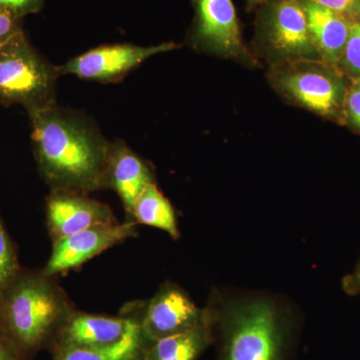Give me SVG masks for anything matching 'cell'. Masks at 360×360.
Instances as JSON below:
<instances>
[{"label": "cell", "instance_id": "obj_2", "mask_svg": "<svg viewBox=\"0 0 360 360\" xmlns=\"http://www.w3.org/2000/svg\"><path fill=\"white\" fill-rule=\"evenodd\" d=\"M75 312L53 276L20 270L0 295V333L30 360L42 349L52 350Z\"/></svg>", "mask_w": 360, "mask_h": 360}, {"label": "cell", "instance_id": "obj_6", "mask_svg": "<svg viewBox=\"0 0 360 360\" xmlns=\"http://www.w3.org/2000/svg\"><path fill=\"white\" fill-rule=\"evenodd\" d=\"M252 52L269 66L300 59H321L310 39L300 0H270L260 6Z\"/></svg>", "mask_w": 360, "mask_h": 360}, {"label": "cell", "instance_id": "obj_10", "mask_svg": "<svg viewBox=\"0 0 360 360\" xmlns=\"http://www.w3.org/2000/svg\"><path fill=\"white\" fill-rule=\"evenodd\" d=\"M136 236V224L127 220L124 224L101 225L78 232L53 243L51 257L42 272L54 276L61 272L82 266L99 253Z\"/></svg>", "mask_w": 360, "mask_h": 360}, {"label": "cell", "instance_id": "obj_19", "mask_svg": "<svg viewBox=\"0 0 360 360\" xmlns=\"http://www.w3.org/2000/svg\"><path fill=\"white\" fill-rule=\"evenodd\" d=\"M18 255L0 217V295L20 272Z\"/></svg>", "mask_w": 360, "mask_h": 360}, {"label": "cell", "instance_id": "obj_20", "mask_svg": "<svg viewBox=\"0 0 360 360\" xmlns=\"http://www.w3.org/2000/svg\"><path fill=\"white\" fill-rule=\"evenodd\" d=\"M343 127L360 135V79L349 80L343 108Z\"/></svg>", "mask_w": 360, "mask_h": 360}, {"label": "cell", "instance_id": "obj_25", "mask_svg": "<svg viewBox=\"0 0 360 360\" xmlns=\"http://www.w3.org/2000/svg\"><path fill=\"white\" fill-rule=\"evenodd\" d=\"M0 360H26L0 333Z\"/></svg>", "mask_w": 360, "mask_h": 360}, {"label": "cell", "instance_id": "obj_11", "mask_svg": "<svg viewBox=\"0 0 360 360\" xmlns=\"http://www.w3.org/2000/svg\"><path fill=\"white\" fill-rule=\"evenodd\" d=\"M46 222L52 243L92 227L116 224L110 206L71 191H51L46 200Z\"/></svg>", "mask_w": 360, "mask_h": 360}, {"label": "cell", "instance_id": "obj_26", "mask_svg": "<svg viewBox=\"0 0 360 360\" xmlns=\"http://www.w3.org/2000/svg\"><path fill=\"white\" fill-rule=\"evenodd\" d=\"M246 1V8L248 11H252L255 7L264 6L266 2L270 1V0H245Z\"/></svg>", "mask_w": 360, "mask_h": 360}, {"label": "cell", "instance_id": "obj_9", "mask_svg": "<svg viewBox=\"0 0 360 360\" xmlns=\"http://www.w3.org/2000/svg\"><path fill=\"white\" fill-rule=\"evenodd\" d=\"M139 322L146 338L153 341L186 333L207 319L208 310L200 309L174 283L163 284L156 295L139 307Z\"/></svg>", "mask_w": 360, "mask_h": 360}, {"label": "cell", "instance_id": "obj_13", "mask_svg": "<svg viewBox=\"0 0 360 360\" xmlns=\"http://www.w3.org/2000/svg\"><path fill=\"white\" fill-rule=\"evenodd\" d=\"M134 321L131 312L120 316H105L75 311L61 330L56 345L58 348H91L105 347L122 340Z\"/></svg>", "mask_w": 360, "mask_h": 360}, {"label": "cell", "instance_id": "obj_22", "mask_svg": "<svg viewBox=\"0 0 360 360\" xmlns=\"http://www.w3.org/2000/svg\"><path fill=\"white\" fill-rule=\"evenodd\" d=\"M44 6V0H0V7L20 18L30 14L39 13Z\"/></svg>", "mask_w": 360, "mask_h": 360}, {"label": "cell", "instance_id": "obj_7", "mask_svg": "<svg viewBox=\"0 0 360 360\" xmlns=\"http://www.w3.org/2000/svg\"><path fill=\"white\" fill-rule=\"evenodd\" d=\"M194 18L187 44L194 51L232 59L248 66L259 60L243 41L232 0H193Z\"/></svg>", "mask_w": 360, "mask_h": 360}, {"label": "cell", "instance_id": "obj_3", "mask_svg": "<svg viewBox=\"0 0 360 360\" xmlns=\"http://www.w3.org/2000/svg\"><path fill=\"white\" fill-rule=\"evenodd\" d=\"M221 333L222 360H283L286 326L281 309L265 298L217 300L208 305Z\"/></svg>", "mask_w": 360, "mask_h": 360}, {"label": "cell", "instance_id": "obj_12", "mask_svg": "<svg viewBox=\"0 0 360 360\" xmlns=\"http://www.w3.org/2000/svg\"><path fill=\"white\" fill-rule=\"evenodd\" d=\"M155 184L153 168L122 141L110 142L104 184L117 193L129 217L142 191Z\"/></svg>", "mask_w": 360, "mask_h": 360}, {"label": "cell", "instance_id": "obj_21", "mask_svg": "<svg viewBox=\"0 0 360 360\" xmlns=\"http://www.w3.org/2000/svg\"><path fill=\"white\" fill-rule=\"evenodd\" d=\"M354 21L360 20V0H311Z\"/></svg>", "mask_w": 360, "mask_h": 360}, {"label": "cell", "instance_id": "obj_23", "mask_svg": "<svg viewBox=\"0 0 360 360\" xmlns=\"http://www.w3.org/2000/svg\"><path fill=\"white\" fill-rule=\"evenodd\" d=\"M23 32V18L0 7V45Z\"/></svg>", "mask_w": 360, "mask_h": 360}, {"label": "cell", "instance_id": "obj_14", "mask_svg": "<svg viewBox=\"0 0 360 360\" xmlns=\"http://www.w3.org/2000/svg\"><path fill=\"white\" fill-rule=\"evenodd\" d=\"M300 1L307 16L310 39L319 58L324 63L336 65L347 44L352 21L311 0Z\"/></svg>", "mask_w": 360, "mask_h": 360}, {"label": "cell", "instance_id": "obj_1", "mask_svg": "<svg viewBox=\"0 0 360 360\" xmlns=\"http://www.w3.org/2000/svg\"><path fill=\"white\" fill-rule=\"evenodd\" d=\"M33 155L51 191L89 194L105 188L110 142L94 120L58 103L28 113Z\"/></svg>", "mask_w": 360, "mask_h": 360}, {"label": "cell", "instance_id": "obj_24", "mask_svg": "<svg viewBox=\"0 0 360 360\" xmlns=\"http://www.w3.org/2000/svg\"><path fill=\"white\" fill-rule=\"evenodd\" d=\"M342 288L347 295H360V258L354 271L343 278Z\"/></svg>", "mask_w": 360, "mask_h": 360}, {"label": "cell", "instance_id": "obj_18", "mask_svg": "<svg viewBox=\"0 0 360 360\" xmlns=\"http://www.w3.org/2000/svg\"><path fill=\"white\" fill-rule=\"evenodd\" d=\"M336 68L347 79H360V20L354 21Z\"/></svg>", "mask_w": 360, "mask_h": 360}, {"label": "cell", "instance_id": "obj_8", "mask_svg": "<svg viewBox=\"0 0 360 360\" xmlns=\"http://www.w3.org/2000/svg\"><path fill=\"white\" fill-rule=\"evenodd\" d=\"M177 49L174 42L153 46L130 44L101 45L58 65L59 73L101 84L118 82L156 54Z\"/></svg>", "mask_w": 360, "mask_h": 360}, {"label": "cell", "instance_id": "obj_5", "mask_svg": "<svg viewBox=\"0 0 360 360\" xmlns=\"http://www.w3.org/2000/svg\"><path fill=\"white\" fill-rule=\"evenodd\" d=\"M58 66L35 49L25 30L0 45V104L26 112L56 104Z\"/></svg>", "mask_w": 360, "mask_h": 360}, {"label": "cell", "instance_id": "obj_4", "mask_svg": "<svg viewBox=\"0 0 360 360\" xmlns=\"http://www.w3.org/2000/svg\"><path fill=\"white\" fill-rule=\"evenodd\" d=\"M271 89L297 106L343 127V108L349 79L335 65L321 59H300L274 66L267 72Z\"/></svg>", "mask_w": 360, "mask_h": 360}, {"label": "cell", "instance_id": "obj_17", "mask_svg": "<svg viewBox=\"0 0 360 360\" xmlns=\"http://www.w3.org/2000/svg\"><path fill=\"white\" fill-rule=\"evenodd\" d=\"M129 220L167 232L179 239L180 232L172 203L161 193L155 184H149L135 201Z\"/></svg>", "mask_w": 360, "mask_h": 360}, {"label": "cell", "instance_id": "obj_15", "mask_svg": "<svg viewBox=\"0 0 360 360\" xmlns=\"http://www.w3.org/2000/svg\"><path fill=\"white\" fill-rule=\"evenodd\" d=\"M127 311L134 315V321L117 342L101 347L58 348L52 352V360H146L151 341L142 330L137 307Z\"/></svg>", "mask_w": 360, "mask_h": 360}, {"label": "cell", "instance_id": "obj_16", "mask_svg": "<svg viewBox=\"0 0 360 360\" xmlns=\"http://www.w3.org/2000/svg\"><path fill=\"white\" fill-rule=\"evenodd\" d=\"M207 319L186 333L153 341L146 360H198L212 342L213 322L208 309Z\"/></svg>", "mask_w": 360, "mask_h": 360}]
</instances>
